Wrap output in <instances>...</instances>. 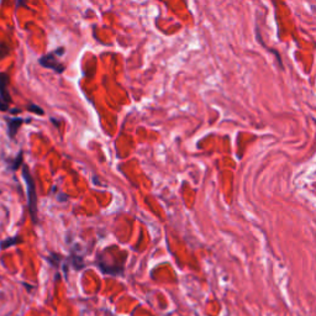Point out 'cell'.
<instances>
[{
	"instance_id": "6da1fadb",
	"label": "cell",
	"mask_w": 316,
	"mask_h": 316,
	"mask_svg": "<svg viewBox=\"0 0 316 316\" xmlns=\"http://www.w3.org/2000/svg\"><path fill=\"white\" fill-rule=\"evenodd\" d=\"M22 177H24L25 184H26L27 193V208L30 211L31 219L37 224V195H36V183L35 178L30 173L27 166H22Z\"/></svg>"
},
{
	"instance_id": "52a82bcc",
	"label": "cell",
	"mask_w": 316,
	"mask_h": 316,
	"mask_svg": "<svg viewBox=\"0 0 316 316\" xmlns=\"http://www.w3.org/2000/svg\"><path fill=\"white\" fill-rule=\"evenodd\" d=\"M27 110L33 111V113H35L37 115H44L45 114L44 109H41L39 105H36V104H28Z\"/></svg>"
},
{
	"instance_id": "ba28073f",
	"label": "cell",
	"mask_w": 316,
	"mask_h": 316,
	"mask_svg": "<svg viewBox=\"0 0 316 316\" xmlns=\"http://www.w3.org/2000/svg\"><path fill=\"white\" fill-rule=\"evenodd\" d=\"M8 110H9V104L5 103L4 100L0 98V111H8Z\"/></svg>"
},
{
	"instance_id": "277c9868",
	"label": "cell",
	"mask_w": 316,
	"mask_h": 316,
	"mask_svg": "<svg viewBox=\"0 0 316 316\" xmlns=\"http://www.w3.org/2000/svg\"><path fill=\"white\" fill-rule=\"evenodd\" d=\"M5 121H7L8 125V135H9L10 140H14L16 134H18L19 128L25 122V120L21 119V117H7Z\"/></svg>"
},
{
	"instance_id": "7a4b0ae2",
	"label": "cell",
	"mask_w": 316,
	"mask_h": 316,
	"mask_svg": "<svg viewBox=\"0 0 316 316\" xmlns=\"http://www.w3.org/2000/svg\"><path fill=\"white\" fill-rule=\"evenodd\" d=\"M65 48L63 47H59L57 48V50H54L53 52L51 53H47L45 54V56L40 57L39 58V63L42 66V67L45 68H50V70H52L56 72V73H63L66 70L65 65H62L61 62H59L58 57L62 56L63 53H65Z\"/></svg>"
},
{
	"instance_id": "5b68a950",
	"label": "cell",
	"mask_w": 316,
	"mask_h": 316,
	"mask_svg": "<svg viewBox=\"0 0 316 316\" xmlns=\"http://www.w3.org/2000/svg\"><path fill=\"white\" fill-rule=\"evenodd\" d=\"M22 157H24V152L20 151L18 156L15 158H7L5 162H7L8 168H9L10 171H16V169L21 167V166H24V158Z\"/></svg>"
},
{
	"instance_id": "3957f363",
	"label": "cell",
	"mask_w": 316,
	"mask_h": 316,
	"mask_svg": "<svg viewBox=\"0 0 316 316\" xmlns=\"http://www.w3.org/2000/svg\"><path fill=\"white\" fill-rule=\"evenodd\" d=\"M9 76L8 73L4 72H0V98L4 100L5 103L10 104L11 103V97L9 94Z\"/></svg>"
},
{
	"instance_id": "8992f818",
	"label": "cell",
	"mask_w": 316,
	"mask_h": 316,
	"mask_svg": "<svg viewBox=\"0 0 316 316\" xmlns=\"http://www.w3.org/2000/svg\"><path fill=\"white\" fill-rule=\"evenodd\" d=\"M21 242V238H20L19 236H14V237H9L8 240L3 241V242H0V249H5V248H9V247H11L13 245H16V243Z\"/></svg>"
},
{
	"instance_id": "9c48e42d",
	"label": "cell",
	"mask_w": 316,
	"mask_h": 316,
	"mask_svg": "<svg viewBox=\"0 0 316 316\" xmlns=\"http://www.w3.org/2000/svg\"><path fill=\"white\" fill-rule=\"evenodd\" d=\"M11 114H19L21 113V109H14V110H10Z\"/></svg>"
}]
</instances>
